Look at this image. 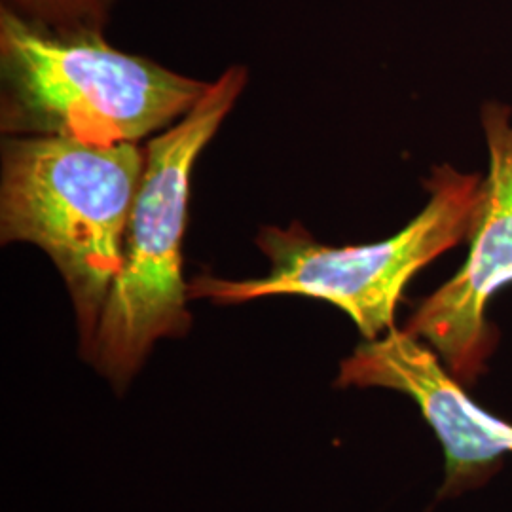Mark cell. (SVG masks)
Listing matches in <instances>:
<instances>
[{"label": "cell", "mask_w": 512, "mask_h": 512, "mask_svg": "<svg viewBox=\"0 0 512 512\" xmlns=\"http://www.w3.org/2000/svg\"><path fill=\"white\" fill-rule=\"evenodd\" d=\"M118 0H2L19 18L55 31H105Z\"/></svg>", "instance_id": "cell-7"}, {"label": "cell", "mask_w": 512, "mask_h": 512, "mask_svg": "<svg viewBox=\"0 0 512 512\" xmlns=\"http://www.w3.org/2000/svg\"><path fill=\"white\" fill-rule=\"evenodd\" d=\"M338 387H382L410 397L444 452L440 499H452L494 478L512 456V423L476 403L439 355L406 330L365 340L340 363Z\"/></svg>", "instance_id": "cell-6"}, {"label": "cell", "mask_w": 512, "mask_h": 512, "mask_svg": "<svg viewBox=\"0 0 512 512\" xmlns=\"http://www.w3.org/2000/svg\"><path fill=\"white\" fill-rule=\"evenodd\" d=\"M0 129L90 145L171 128L209 84L110 46L105 31H55L0 8Z\"/></svg>", "instance_id": "cell-1"}, {"label": "cell", "mask_w": 512, "mask_h": 512, "mask_svg": "<svg viewBox=\"0 0 512 512\" xmlns=\"http://www.w3.org/2000/svg\"><path fill=\"white\" fill-rule=\"evenodd\" d=\"M245 84L247 69L230 67L179 122L145 147L124 262L110 285L90 355L118 391L128 387L158 340L181 338L192 327L183 275L192 171Z\"/></svg>", "instance_id": "cell-3"}, {"label": "cell", "mask_w": 512, "mask_h": 512, "mask_svg": "<svg viewBox=\"0 0 512 512\" xmlns=\"http://www.w3.org/2000/svg\"><path fill=\"white\" fill-rule=\"evenodd\" d=\"M143 171L139 143L8 137L2 145L0 239L33 243L52 258L73 300L86 361L124 262Z\"/></svg>", "instance_id": "cell-2"}, {"label": "cell", "mask_w": 512, "mask_h": 512, "mask_svg": "<svg viewBox=\"0 0 512 512\" xmlns=\"http://www.w3.org/2000/svg\"><path fill=\"white\" fill-rule=\"evenodd\" d=\"M490 171L480 186L469 230V256L458 274L423 298L404 330L440 357L459 384L469 387L486 372L497 348L488 323L490 300L512 285V112L501 103L482 109Z\"/></svg>", "instance_id": "cell-5"}, {"label": "cell", "mask_w": 512, "mask_h": 512, "mask_svg": "<svg viewBox=\"0 0 512 512\" xmlns=\"http://www.w3.org/2000/svg\"><path fill=\"white\" fill-rule=\"evenodd\" d=\"M425 186V209L391 238L330 247L317 243L300 222L264 226L256 245L272 264L270 274L238 281L198 275L188 283V294L217 304L266 296L313 298L344 311L365 340H376L395 329L397 306L414 275L469 238L482 179L439 165Z\"/></svg>", "instance_id": "cell-4"}]
</instances>
